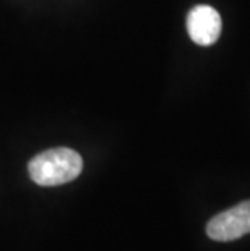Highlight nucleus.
Returning <instances> with one entry per match:
<instances>
[{"label":"nucleus","instance_id":"obj_1","mask_svg":"<svg viewBox=\"0 0 250 251\" xmlns=\"http://www.w3.org/2000/svg\"><path fill=\"white\" fill-rule=\"evenodd\" d=\"M83 170L82 156L70 148H54L29 161L28 172L39 186H57L75 180Z\"/></svg>","mask_w":250,"mask_h":251},{"label":"nucleus","instance_id":"obj_2","mask_svg":"<svg viewBox=\"0 0 250 251\" xmlns=\"http://www.w3.org/2000/svg\"><path fill=\"white\" fill-rule=\"evenodd\" d=\"M250 233V200L220 212L206 224V235L215 242H232Z\"/></svg>","mask_w":250,"mask_h":251},{"label":"nucleus","instance_id":"obj_3","mask_svg":"<svg viewBox=\"0 0 250 251\" xmlns=\"http://www.w3.org/2000/svg\"><path fill=\"white\" fill-rule=\"evenodd\" d=\"M221 17L213 7L196 5L187 17V31L195 44L211 46L221 34Z\"/></svg>","mask_w":250,"mask_h":251}]
</instances>
